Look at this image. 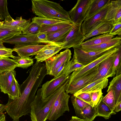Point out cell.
Segmentation results:
<instances>
[{
    "label": "cell",
    "instance_id": "cell-48",
    "mask_svg": "<svg viewBox=\"0 0 121 121\" xmlns=\"http://www.w3.org/2000/svg\"><path fill=\"white\" fill-rule=\"evenodd\" d=\"M1 22V21H0V24L1 23V22Z\"/></svg>",
    "mask_w": 121,
    "mask_h": 121
},
{
    "label": "cell",
    "instance_id": "cell-4",
    "mask_svg": "<svg viewBox=\"0 0 121 121\" xmlns=\"http://www.w3.org/2000/svg\"><path fill=\"white\" fill-rule=\"evenodd\" d=\"M70 97L65 90L60 93L53 104L48 119L55 121L63 116L66 111L69 112L68 102Z\"/></svg>",
    "mask_w": 121,
    "mask_h": 121
},
{
    "label": "cell",
    "instance_id": "cell-10",
    "mask_svg": "<svg viewBox=\"0 0 121 121\" xmlns=\"http://www.w3.org/2000/svg\"><path fill=\"white\" fill-rule=\"evenodd\" d=\"M121 47V45L113 48L95 60L82 68L75 70L70 75L68 83L77 79L88 71L98 65L100 63L118 51Z\"/></svg>",
    "mask_w": 121,
    "mask_h": 121
},
{
    "label": "cell",
    "instance_id": "cell-25",
    "mask_svg": "<svg viewBox=\"0 0 121 121\" xmlns=\"http://www.w3.org/2000/svg\"><path fill=\"white\" fill-rule=\"evenodd\" d=\"M31 19L28 20L23 19L22 17H17L15 20L3 23L1 26L6 27L16 28L22 30V32L30 22Z\"/></svg>",
    "mask_w": 121,
    "mask_h": 121
},
{
    "label": "cell",
    "instance_id": "cell-44",
    "mask_svg": "<svg viewBox=\"0 0 121 121\" xmlns=\"http://www.w3.org/2000/svg\"><path fill=\"white\" fill-rule=\"evenodd\" d=\"M121 110V102L115 106L114 111L115 112H118Z\"/></svg>",
    "mask_w": 121,
    "mask_h": 121
},
{
    "label": "cell",
    "instance_id": "cell-41",
    "mask_svg": "<svg viewBox=\"0 0 121 121\" xmlns=\"http://www.w3.org/2000/svg\"><path fill=\"white\" fill-rule=\"evenodd\" d=\"M109 34L115 35H117L121 36V22H118L112 24V28Z\"/></svg>",
    "mask_w": 121,
    "mask_h": 121
},
{
    "label": "cell",
    "instance_id": "cell-28",
    "mask_svg": "<svg viewBox=\"0 0 121 121\" xmlns=\"http://www.w3.org/2000/svg\"><path fill=\"white\" fill-rule=\"evenodd\" d=\"M16 65L14 59H12L8 57H0V73L14 70L16 68Z\"/></svg>",
    "mask_w": 121,
    "mask_h": 121
},
{
    "label": "cell",
    "instance_id": "cell-29",
    "mask_svg": "<svg viewBox=\"0 0 121 121\" xmlns=\"http://www.w3.org/2000/svg\"><path fill=\"white\" fill-rule=\"evenodd\" d=\"M71 100L77 116L80 118L81 114L85 107L89 104L76 96L73 95Z\"/></svg>",
    "mask_w": 121,
    "mask_h": 121
},
{
    "label": "cell",
    "instance_id": "cell-49",
    "mask_svg": "<svg viewBox=\"0 0 121 121\" xmlns=\"http://www.w3.org/2000/svg\"><path fill=\"white\" fill-rule=\"evenodd\" d=\"M2 22H1V23L0 24H0H1L2 23Z\"/></svg>",
    "mask_w": 121,
    "mask_h": 121
},
{
    "label": "cell",
    "instance_id": "cell-19",
    "mask_svg": "<svg viewBox=\"0 0 121 121\" xmlns=\"http://www.w3.org/2000/svg\"><path fill=\"white\" fill-rule=\"evenodd\" d=\"M76 24H73L67 27L56 31L47 33V38L51 43L58 44L62 43Z\"/></svg>",
    "mask_w": 121,
    "mask_h": 121
},
{
    "label": "cell",
    "instance_id": "cell-13",
    "mask_svg": "<svg viewBox=\"0 0 121 121\" xmlns=\"http://www.w3.org/2000/svg\"><path fill=\"white\" fill-rule=\"evenodd\" d=\"M4 43L14 44V47L39 44L41 43L36 34L24 35L21 34L3 40Z\"/></svg>",
    "mask_w": 121,
    "mask_h": 121
},
{
    "label": "cell",
    "instance_id": "cell-47",
    "mask_svg": "<svg viewBox=\"0 0 121 121\" xmlns=\"http://www.w3.org/2000/svg\"><path fill=\"white\" fill-rule=\"evenodd\" d=\"M3 43L2 40H0V48H6L3 45Z\"/></svg>",
    "mask_w": 121,
    "mask_h": 121
},
{
    "label": "cell",
    "instance_id": "cell-46",
    "mask_svg": "<svg viewBox=\"0 0 121 121\" xmlns=\"http://www.w3.org/2000/svg\"><path fill=\"white\" fill-rule=\"evenodd\" d=\"M5 110V105L0 104V113L3 112Z\"/></svg>",
    "mask_w": 121,
    "mask_h": 121
},
{
    "label": "cell",
    "instance_id": "cell-27",
    "mask_svg": "<svg viewBox=\"0 0 121 121\" xmlns=\"http://www.w3.org/2000/svg\"><path fill=\"white\" fill-rule=\"evenodd\" d=\"M96 108L90 104L86 106L82 111L80 118L84 121H93L97 117Z\"/></svg>",
    "mask_w": 121,
    "mask_h": 121
},
{
    "label": "cell",
    "instance_id": "cell-45",
    "mask_svg": "<svg viewBox=\"0 0 121 121\" xmlns=\"http://www.w3.org/2000/svg\"><path fill=\"white\" fill-rule=\"evenodd\" d=\"M0 121H6L5 115L3 112L0 113Z\"/></svg>",
    "mask_w": 121,
    "mask_h": 121
},
{
    "label": "cell",
    "instance_id": "cell-1",
    "mask_svg": "<svg viewBox=\"0 0 121 121\" xmlns=\"http://www.w3.org/2000/svg\"><path fill=\"white\" fill-rule=\"evenodd\" d=\"M69 79L53 93L44 99L42 97L41 88L38 89L31 104V121H46L48 119L55 100L60 93L65 90Z\"/></svg>",
    "mask_w": 121,
    "mask_h": 121
},
{
    "label": "cell",
    "instance_id": "cell-35",
    "mask_svg": "<svg viewBox=\"0 0 121 121\" xmlns=\"http://www.w3.org/2000/svg\"><path fill=\"white\" fill-rule=\"evenodd\" d=\"M16 63V67L26 69L33 65V59L30 57H17L14 59Z\"/></svg>",
    "mask_w": 121,
    "mask_h": 121
},
{
    "label": "cell",
    "instance_id": "cell-43",
    "mask_svg": "<svg viewBox=\"0 0 121 121\" xmlns=\"http://www.w3.org/2000/svg\"><path fill=\"white\" fill-rule=\"evenodd\" d=\"M47 33L39 32L36 34L37 37L41 43L50 44L51 43L48 40Z\"/></svg>",
    "mask_w": 121,
    "mask_h": 121
},
{
    "label": "cell",
    "instance_id": "cell-50",
    "mask_svg": "<svg viewBox=\"0 0 121 121\" xmlns=\"http://www.w3.org/2000/svg\"></svg>",
    "mask_w": 121,
    "mask_h": 121
},
{
    "label": "cell",
    "instance_id": "cell-38",
    "mask_svg": "<svg viewBox=\"0 0 121 121\" xmlns=\"http://www.w3.org/2000/svg\"><path fill=\"white\" fill-rule=\"evenodd\" d=\"M102 100L112 111H114L115 108L114 99L112 90L108 92L107 94L103 97Z\"/></svg>",
    "mask_w": 121,
    "mask_h": 121
},
{
    "label": "cell",
    "instance_id": "cell-23",
    "mask_svg": "<svg viewBox=\"0 0 121 121\" xmlns=\"http://www.w3.org/2000/svg\"><path fill=\"white\" fill-rule=\"evenodd\" d=\"M114 36L109 34L97 36L83 42L81 46H91L111 41Z\"/></svg>",
    "mask_w": 121,
    "mask_h": 121
},
{
    "label": "cell",
    "instance_id": "cell-6",
    "mask_svg": "<svg viewBox=\"0 0 121 121\" xmlns=\"http://www.w3.org/2000/svg\"><path fill=\"white\" fill-rule=\"evenodd\" d=\"M93 0H78L74 7L68 12L70 17L74 23H82L86 18Z\"/></svg>",
    "mask_w": 121,
    "mask_h": 121
},
{
    "label": "cell",
    "instance_id": "cell-31",
    "mask_svg": "<svg viewBox=\"0 0 121 121\" xmlns=\"http://www.w3.org/2000/svg\"><path fill=\"white\" fill-rule=\"evenodd\" d=\"M7 94L9 95V99L13 100L18 99L21 95L20 86L15 77L13 79Z\"/></svg>",
    "mask_w": 121,
    "mask_h": 121
},
{
    "label": "cell",
    "instance_id": "cell-30",
    "mask_svg": "<svg viewBox=\"0 0 121 121\" xmlns=\"http://www.w3.org/2000/svg\"><path fill=\"white\" fill-rule=\"evenodd\" d=\"M69 23L57 24L50 25H42L39 32H45L47 33L54 32L71 25Z\"/></svg>",
    "mask_w": 121,
    "mask_h": 121
},
{
    "label": "cell",
    "instance_id": "cell-11",
    "mask_svg": "<svg viewBox=\"0 0 121 121\" xmlns=\"http://www.w3.org/2000/svg\"><path fill=\"white\" fill-rule=\"evenodd\" d=\"M117 51L98 65L97 72L91 83L100 79L108 78L115 76L113 73L112 69Z\"/></svg>",
    "mask_w": 121,
    "mask_h": 121
},
{
    "label": "cell",
    "instance_id": "cell-9",
    "mask_svg": "<svg viewBox=\"0 0 121 121\" xmlns=\"http://www.w3.org/2000/svg\"><path fill=\"white\" fill-rule=\"evenodd\" d=\"M73 48V58L76 62L85 66L95 60L111 48L98 51L86 52L82 49L81 46Z\"/></svg>",
    "mask_w": 121,
    "mask_h": 121
},
{
    "label": "cell",
    "instance_id": "cell-17",
    "mask_svg": "<svg viewBox=\"0 0 121 121\" xmlns=\"http://www.w3.org/2000/svg\"><path fill=\"white\" fill-rule=\"evenodd\" d=\"M121 36L113 38L109 41L93 46H81L82 49L86 52L98 51L109 48H112L121 45Z\"/></svg>",
    "mask_w": 121,
    "mask_h": 121
},
{
    "label": "cell",
    "instance_id": "cell-18",
    "mask_svg": "<svg viewBox=\"0 0 121 121\" xmlns=\"http://www.w3.org/2000/svg\"><path fill=\"white\" fill-rule=\"evenodd\" d=\"M111 90L114 94L115 107L121 102V74L116 76L109 82L107 92Z\"/></svg>",
    "mask_w": 121,
    "mask_h": 121
},
{
    "label": "cell",
    "instance_id": "cell-14",
    "mask_svg": "<svg viewBox=\"0 0 121 121\" xmlns=\"http://www.w3.org/2000/svg\"><path fill=\"white\" fill-rule=\"evenodd\" d=\"M112 24L121 22V0H110L105 18Z\"/></svg>",
    "mask_w": 121,
    "mask_h": 121
},
{
    "label": "cell",
    "instance_id": "cell-39",
    "mask_svg": "<svg viewBox=\"0 0 121 121\" xmlns=\"http://www.w3.org/2000/svg\"><path fill=\"white\" fill-rule=\"evenodd\" d=\"M103 93L102 90L90 92V95L91 98L92 106L93 107H96L102 97Z\"/></svg>",
    "mask_w": 121,
    "mask_h": 121
},
{
    "label": "cell",
    "instance_id": "cell-21",
    "mask_svg": "<svg viewBox=\"0 0 121 121\" xmlns=\"http://www.w3.org/2000/svg\"><path fill=\"white\" fill-rule=\"evenodd\" d=\"M108 79L104 78L99 79L91 83L85 87L77 92L73 95L76 96L82 93L91 92L105 88L107 86Z\"/></svg>",
    "mask_w": 121,
    "mask_h": 121
},
{
    "label": "cell",
    "instance_id": "cell-42",
    "mask_svg": "<svg viewBox=\"0 0 121 121\" xmlns=\"http://www.w3.org/2000/svg\"><path fill=\"white\" fill-rule=\"evenodd\" d=\"M90 92L82 93L75 96L92 105L91 98L90 95Z\"/></svg>",
    "mask_w": 121,
    "mask_h": 121
},
{
    "label": "cell",
    "instance_id": "cell-15",
    "mask_svg": "<svg viewBox=\"0 0 121 121\" xmlns=\"http://www.w3.org/2000/svg\"><path fill=\"white\" fill-rule=\"evenodd\" d=\"M62 49L61 47L56 43L47 44L36 55L35 58L36 61L41 62L53 56Z\"/></svg>",
    "mask_w": 121,
    "mask_h": 121
},
{
    "label": "cell",
    "instance_id": "cell-26",
    "mask_svg": "<svg viewBox=\"0 0 121 121\" xmlns=\"http://www.w3.org/2000/svg\"><path fill=\"white\" fill-rule=\"evenodd\" d=\"M110 0H93L88 9L86 18L93 15L109 3Z\"/></svg>",
    "mask_w": 121,
    "mask_h": 121
},
{
    "label": "cell",
    "instance_id": "cell-3",
    "mask_svg": "<svg viewBox=\"0 0 121 121\" xmlns=\"http://www.w3.org/2000/svg\"><path fill=\"white\" fill-rule=\"evenodd\" d=\"M98 66V65L88 71L73 82L67 83L65 87V92L73 95L91 83L97 72Z\"/></svg>",
    "mask_w": 121,
    "mask_h": 121
},
{
    "label": "cell",
    "instance_id": "cell-20",
    "mask_svg": "<svg viewBox=\"0 0 121 121\" xmlns=\"http://www.w3.org/2000/svg\"><path fill=\"white\" fill-rule=\"evenodd\" d=\"M16 75L14 70L0 73V89L1 92L7 94Z\"/></svg>",
    "mask_w": 121,
    "mask_h": 121
},
{
    "label": "cell",
    "instance_id": "cell-7",
    "mask_svg": "<svg viewBox=\"0 0 121 121\" xmlns=\"http://www.w3.org/2000/svg\"><path fill=\"white\" fill-rule=\"evenodd\" d=\"M71 55V51L66 49L46 60L45 65L47 75L54 76L56 71L63 63L70 60Z\"/></svg>",
    "mask_w": 121,
    "mask_h": 121
},
{
    "label": "cell",
    "instance_id": "cell-5",
    "mask_svg": "<svg viewBox=\"0 0 121 121\" xmlns=\"http://www.w3.org/2000/svg\"><path fill=\"white\" fill-rule=\"evenodd\" d=\"M81 24H76L63 42L58 44L61 47L62 49H68L70 48H77L81 46L85 39V35L81 30Z\"/></svg>",
    "mask_w": 121,
    "mask_h": 121
},
{
    "label": "cell",
    "instance_id": "cell-34",
    "mask_svg": "<svg viewBox=\"0 0 121 121\" xmlns=\"http://www.w3.org/2000/svg\"><path fill=\"white\" fill-rule=\"evenodd\" d=\"M0 14L4 19L3 23L9 22L13 19L9 12L7 0H0Z\"/></svg>",
    "mask_w": 121,
    "mask_h": 121
},
{
    "label": "cell",
    "instance_id": "cell-24",
    "mask_svg": "<svg viewBox=\"0 0 121 121\" xmlns=\"http://www.w3.org/2000/svg\"><path fill=\"white\" fill-rule=\"evenodd\" d=\"M103 96L96 107L97 116L101 117L105 119H109L116 112L112 111L102 100Z\"/></svg>",
    "mask_w": 121,
    "mask_h": 121
},
{
    "label": "cell",
    "instance_id": "cell-22",
    "mask_svg": "<svg viewBox=\"0 0 121 121\" xmlns=\"http://www.w3.org/2000/svg\"><path fill=\"white\" fill-rule=\"evenodd\" d=\"M112 22L105 21L85 35L84 40L95 36L109 34L112 28Z\"/></svg>",
    "mask_w": 121,
    "mask_h": 121
},
{
    "label": "cell",
    "instance_id": "cell-12",
    "mask_svg": "<svg viewBox=\"0 0 121 121\" xmlns=\"http://www.w3.org/2000/svg\"><path fill=\"white\" fill-rule=\"evenodd\" d=\"M70 75H61L47 81L43 85L41 88L42 98L45 99L59 89L69 78Z\"/></svg>",
    "mask_w": 121,
    "mask_h": 121
},
{
    "label": "cell",
    "instance_id": "cell-37",
    "mask_svg": "<svg viewBox=\"0 0 121 121\" xmlns=\"http://www.w3.org/2000/svg\"><path fill=\"white\" fill-rule=\"evenodd\" d=\"M41 26L37 23L32 21L22 31V34L24 35L36 34L40 32Z\"/></svg>",
    "mask_w": 121,
    "mask_h": 121
},
{
    "label": "cell",
    "instance_id": "cell-2",
    "mask_svg": "<svg viewBox=\"0 0 121 121\" xmlns=\"http://www.w3.org/2000/svg\"><path fill=\"white\" fill-rule=\"evenodd\" d=\"M32 10L39 17L60 20L74 24L60 4L46 0H32Z\"/></svg>",
    "mask_w": 121,
    "mask_h": 121
},
{
    "label": "cell",
    "instance_id": "cell-16",
    "mask_svg": "<svg viewBox=\"0 0 121 121\" xmlns=\"http://www.w3.org/2000/svg\"><path fill=\"white\" fill-rule=\"evenodd\" d=\"M46 45H34L14 47L13 51L16 52L19 57H29L31 56L36 55L44 48Z\"/></svg>",
    "mask_w": 121,
    "mask_h": 121
},
{
    "label": "cell",
    "instance_id": "cell-32",
    "mask_svg": "<svg viewBox=\"0 0 121 121\" xmlns=\"http://www.w3.org/2000/svg\"><path fill=\"white\" fill-rule=\"evenodd\" d=\"M32 22L37 23L41 26L42 25H50L60 23H69L60 20L39 17H35L33 18L32 19Z\"/></svg>",
    "mask_w": 121,
    "mask_h": 121
},
{
    "label": "cell",
    "instance_id": "cell-33",
    "mask_svg": "<svg viewBox=\"0 0 121 121\" xmlns=\"http://www.w3.org/2000/svg\"><path fill=\"white\" fill-rule=\"evenodd\" d=\"M85 65L76 62L72 58L71 60L67 62L62 72L61 75H70V73L78 69H80Z\"/></svg>",
    "mask_w": 121,
    "mask_h": 121
},
{
    "label": "cell",
    "instance_id": "cell-40",
    "mask_svg": "<svg viewBox=\"0 0 121 121\" xmlns=\"http://www.w3.org/2000/svg\"><path fill=\"white\" fill-rule=\"evenodd\" d=\"M13 51V49L5 48H0V57H11L15 59L17 57L13 56L12 52Z\"/></svg>",
    "mask_w": 121,
    "mask_h": 121
},
{
    "label": "cell",
    "instance_id": "cell-8",
    "mask_svg": "<svg viewBox=\"0 0 121 121\" xmlns=\"http://www.w3.org/2000/svg\"><path fill=\"white\" fill-rule=\"evenodd\" d=\"M110 3L93 15L85 19L81 25L82 31L84 35L105 21V18Z\"/></svg>",
    "mask_w": 121,
    "mask_h": 121
},
{
    "label": "cell",
    "instance_id": "cell-36",
    "mask_svg": "<svg viewBox=\"0 0 121 121\" xmlns=\"http://www.w3.org/2000/svg\"><path fill=\"white\" fill-rule=\"evenodd\" d=\"M121 47L117 52V54L114 60L112 67V71L114 75L117 76L121 74Z\"/></svg>",
    "mask_w": 121,
    "mask_h": 121
}]
</instances>
